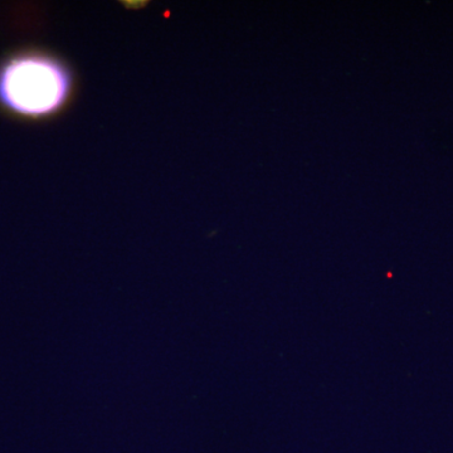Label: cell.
I'll use <instances>...</instances> for the list:
<instances>
[{"label":"cell","instance_id":"6da1fadb","mask_svg":"<svg viewBox=\"0 0 453 453\" xmlns=\"http://www.w3.org/2000/svg\"><path fill=\"white\" fill-rule=\"evenodd\" d=\"M73 90V74L56 56L24 51L0 63V107L25 118L56 115Z\"/></svg>","mask_w":453,"mask_h":453}]
</instances>
